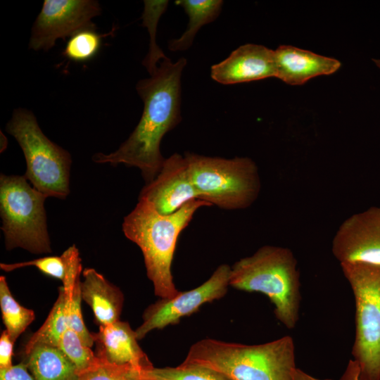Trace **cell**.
Wrapping results in <instances>:
<instances>
[{"mask_svg":"<svg viewBox=\"0 0 380 380\" xmlns=\"http://www.w3.org/2000/svg\"><path fill=\"white\" fill-rule=\"evenodd\" d=\"M373 61L380 68V59H373Z\"/></svg>","mask_w":380,"mask_h":380,"instance_id":"32","label":"cell"},{"mask_svg":"<svg viewBox=\"0 0 380 380\" xmlns=\"http://www.w3.org/2000/svg\"><path fill=\"white\" fill-rule=\"evenodd\" d=\"M101 13V6L94 0H44L32 27L29 47L47 51L58 39L71 37L84 30H96L92 19Z\"/></svg>","mask_w":380,"mask_h":380,"instance_id":"10","label":"cell"},{"mask_svg":"<svg viewBox=\"0 0 380 380\" xmlns=\"http://www.w3.org/2000/svg\"><path fill=\"white\" fill-rule=\"evenodd\" d=\"M78 251L77 248L72 245L60 256H45L30 261L11 264L1 263L0 268L4 272H11L25 267L33 266L42 273L59 279L63 283L66 278L72 258Z\"/></svg>","mask_w":380,"mask_h":380,"instance_id":"23","label":"cell"},{"mask_svg":"<svg viewBox=\"0 0 380 380\" xmlns=\"http://www.w3.org/2000/svg\"><path fill=\"white\" fill-rule=\"evenodd\" d=\"M184 157L200 200L233 210L247 208L258 198L260 177L250 158L227 159L191 153Z\"/></svg>","mask_w":380,"mask_h":380,"instance_id":"5","label":"cell"},{"mask_svg":"<svg viewBox=\"0 0 380 380\" xmlns=\"http://www.w3.org/2000/svg\"><path fill=\"white\" fill-rule=\"evenodd\" d=\"M103 36L98 34L96 30H81L70 37L63 54L75 62L88 61L98 53Z\"/></svg>","mask_w":380,"mask_h":380,"instance_id":"25","label":"cell"},{"mask_svg":"<svg viewBox=\"0 0 380 380\" xmlns=\"http://www.w3.org/2000/svg\"><path fill=\"white\" fill-rule=\"evenodd\" d=\"M47 197L23 176H0V215L6 250L51 253L44 202Z\"/></svg>","mask_w":380,"mask_h":380,"instance_id":"7","label":"cell"},{"mask_svg":"<svg viewBox=\"0 0 380 380\" xmlns=\"http://www.w3.org/2000/svg\"><path fill=\"white\" fill-rule=\"evenodd\" d=\"M140 380H232L215 369L194 365L180 364L176 367H153L141 372Z\"/></svg>","mask_w":380,"mask_h":380,"instance_id":"21","label":"cell"},{"mask_svg":"<svg viewBox=\"0 0 380 380\" xmlns=\"http://www.w3.org/2000/svg\"><path fill=\"white\" fill-rule=\"evenodd\" d=\"M186 64L184 58L175 63L165 58L150 77L137 82L136 89L144 103L139 123L116 151L94 154V163L137 167L146 184L156 178L165 160L161 141L181 121V77Z\"/></svg>","mask_w":380,"mask_h":380,"instance_id":"1","label":"cell"},{"mask_svg":"<svg viewBox=\"0 0 380 380\" xmlns=\"http://www.w3.org/2000/svg\"><path fill=\"white\" fill-rule=\"evenodd\" d=\"M175 4L184 9L189 17V24L183 34L179 38L171 40L168 47L172 51H184L191 46L201 27L217 18L223 1L220 0H177Z\"/></svg>","mask_w":380,"mask_h":380,"instance_id":"18","label":"cell"},{"mask_svg":"<svg viewBox=\"0 0 380 380\" xmlns=\"http://www.w3.org/2000/svg\"><path fill=\"white\" fill-rule=\"evenodd\" d=\"M297 260L288 248L265 245L231 267L229 286L265 295L277 319L289 329L299 320L301 300Z\"/></svg>","mask_w":380,"mask_h":380,"instance_id":"4","label":"cell"},{"mask_svg":"<svg viewBox=\"0 0 380 380\" xmlns=\"http://www.w3.org/2000/svg\"><path fill=\"white\" fill-rule=\"evenodd\" d=\"M0 308L6 330L15 343L34 321L35 315L32 310L22 306L13 298L4 276L0 277Z\"/></svg>","mask_w":380,"mask_h":380,"instance_id":"20","label":"cell"},{"mask_svg":"<svg viewBox=\"0 0 380 380\" xmlns=\"http://www.w3.org/2000/svg\"><path fill=\"white\" fill-rule=\"evenodd\" d=\"M82 274V300L90 306L99 327L120 320L124 302L121 290L94 268H85Z\"/></svg>","mask_w":380,"mask_h":380,"instance_id":"16","label":"cell"},{"mask_svg":"<svg viewBox=\"0 0 380 380\" xmlns=\"http://www.w3.org/2000/svg\"><path fill=\"white\" fill-rule=\"evenodd\" d=\"M24 355L34 380H79L76 367L57 347L39 344Z\"/></svg>","mask_w":380,"mask_h":380,"instance_id":"17","label":"cell"},{"mask_svg":"<svg viewBox=\"0 0 380 380\" xmlns=\"http://www.w3.org/2000/svg\"><path fill=\"white\" fill-rule=\"evenodd\" d=\"M69 329L65 296L63 286L46 321L30 338L24 348V354L34 346L44 344L57 347L62 334Z\"/></svg>","mask_w":380,"mask_h":380,"instance_id":"19","label":"cell"},{"mask_svg":"<svg viewBox=\"0 0 380 380\" xmlns=\"http://www.w3.org/2000/svg\"><path fill=\"white\" fill-rule=\"evenodd\" d=\"M6 137L4 134H2V132H1V139L3 140V142L1 141V152L4 151L6 148L7 147V143L8 141L6 142H4V139H5Z\"/></svg>","mask_w":380,"mask_h":380,"instance_id":"31","label":"cell"},{"mask_svg":"<svg viewBox=\"0 0 380 380\" xmlns=\"http://www.w3.org/2000/svg\"><path fill=\"white\" fill-rule=\"evenodd\" d=\"M20 146L26 162L24 177L46 197L65 199L70 194L71 156L42 131L34 115L14 110L6 127Z\"/></svg>","mask_w":380,"mask_h":380,"instance_id":"6","label":"cell"},{"mask_svg":"<svg viewBox=\"0 0 380 380\" xmlns=\"http://www.w3.org/2000/svg\"><path fill=\"white\" fill-rule=\"evenodd\" d=\"M355 299V334L352 348L360 380H380V265L340 263Z\"/></svg>","mask_w":380,"mask_h":380,"instance_id":"8","label":"cell"},{"mask_svg":"<svg viewBox=\"0 0 380 380\" xmlns=\"http://www.w3.org/2000/svg\"><path fill=\"white\" fill-rule=\"evenodd\" d=\"M276 72L274 51L254 44L239 46L228 58L211 67V77L222 84L276 77Z\"/></svg>","mask_w":380,"mask_h":380,"instance_id":"13","label":"cell"},{"mask_svg":"<svg viewBox=\"0 0 380 380\" xmlns=\"http://www.w3.org/2000/svg\"><path fill=\"white\" fill-rule=\"evenodd\" d=\"M231 267L219 265L210 278L198 287L179 293L170 298H160L144 310L143 322L135 331L138 340L154 329H162L179 323L184 317L196 312L205 303L225 296L229 286Z\"/></svg>","mask_w":380,"mask_h":380,"instance_id":"9","label":"cell"},{"mask_svg":"<svg viewBox=\"0 0 380 380\" xmlns=\"http://www.w3.org/2000/svg\"><path fill=\"white\" fill-rule=\"evenodd\" d=\"M57 348L74 364L78 376L101 362L91 348L84 343L78 334L70 328L62 334Z\"/></svg>","mask_w":380,"mask_h":380,"instance_id":"24","label":"cell"},{"mask_svg":"<svg viewBox=\"0 0 380 380\" xmlns=\"http://www.w3.org/2000/svg\"><path fill=\"white\" fill-rule=\"evenodd\" d=\"M92 334L95 354L100 359L115 365L130 364L141 371L153 367L127 322L118 320L99 327V331Z\"/></svg>","mask_w":380,"mask_h":380,"instance_id":"14","label":"cell"},{"mask_svg":"<svg viewBox=\"0 0 380 380\" xmlns=\"http://www.w3.org/2000/svg\"><path fill=\"white\" fill-rule=\"evenodd\" d=\"M14 342L5 329L0 336V369H8L13 366L12 356Z\"/></svg>","mask_w":380,"mask_h":380,"instance_id":"27","label":"cell"},{"mask_svg":"<svg viewBox=\"0 0 380 380\" xmlns=\"http://www.w3.org/2000/svg\"><path fill=\"white\" fill-rule=\"evenodd\" d=\"M339 380H360V369L355 360H349Z\"/></svg>","mask_w":380,"mask_h":380,"instance_id":"29","label":"cell"},{"mask_svg":"<svg viewBox=\"0 0 380 380\" xmlns=\"http://www.w3.org/2000/svg\"><path fill=\"white\" fill-rule=\"evenodd\" d=\"M293 380H333L331 379H319L312 376L299 368H296Z\"/></svg>","mask_w":380,"mask_h":380,"instance_id":"30","label":"cell"},{"mask_svg":"<svg viewBox=\"0 0 380 380\" xmlns=\"http://www.w3.org/2000/svg\"><path fill=\"white\" fill-rule=\"evenodd\" d=\"M182 364L208 367L232 380H293L297 368L290 336L258 345L204 338L190 347Z\"/></svg>","mask_w":380,"mask_h":380,"instance_id":"3","label":"cell"},{"mask_svg":"<svg viewBox=\"0 0 380 380\" xmlns=\"http://www.w3.org/2000/svg\"><path fill=\"white\" fill-rule=\"evenodd\" d=\"M101 360L99 365L80 374L79 380H140L142 371L133 365H115Z\"/></svg>","mask_w":380,"mask_h":380,"instance_id":"26","label":"cell"},{"mask_svg":"<svg viewBox=\"0 0 380 380\" xmlns=\"http://www.w3.org/2000/svg\"><path fill=\"white\" fill-rule=\"evenodd\" d=\"M276 77L290 85H301L309 80L336 72L337 59L293 46L281 45L274 50Z\"/></svg>","mask_w":380,"mask_h":380,"instance_id":"15","label":"cell"},{"mask_svg":"<svg viewBox=\"0 0 380 380\" xmlns=\"http://www.w3.org/2000/svg\"><path fill=\"white\" fill-rule=\"evenodd\" d=\"M138 199H144L161 215L175 213L189 202L199 199L184 156L174 153L150 183L146 184Z\"/></svg>","mask_w":380,"mask_h":380,"instance_id":"12","label":"cell"},{"mask_svg":"<svg viewBox=\"0 0 380 380\" xmlns=\"http://www.w3.org/2000/svg\"><path fill=\"white\" fill-rule=\"evenodd\" d=\"M212 206L193 200L170 215L160 214L144 199H138L134 208L125 217L122 230L125 236L141 249L148 278L155 295L160 298L177 296L172 274V264L178 238L201 207Z\"/></svg>","mask_w":380,"mask_h":380,"instance_id":"2","label":"cell"},{"mask_svg":"<svg viewBox=\"0 0 380 380\" xmlns=\"http://www.w3.org/2000/svg\"><path fill=\"white\" fill-rule=\"evenodd\" d=\"M331 251L340 263L380 265V206L345 220L333 238Z\"/></svg>","mask_w":380,"mask_h":380,"instance_id":"11","label":"cell"},{"mask_svg":"<svg viewBox=\"0 0 380 380\" xmlns=\"http://www.w3.org/2000/svg\"><path fill=\"white\" fill-rule=\"evenodd\" d=\"M142 24L146 27L150 36L148 52L143 61V65L152 75L158 69V63L167 58L163 51L156 44V28L160 18L167 9L168 1H144Z\"/></svg>","mask_w":380,"mask_h":380,"instance_id":"22","label":"cell"},{"mask_svg":"<svg viewBox=\"0 0 380 380\" xmlns=\"http://www.w3.org/2000/svg\"><path fill=\"white\" fill-rule=\"evenodd\" d=\"M0 380H34L23 362L8 369H0Z\"/></svg>","mask_w":380,"mask_h":380,"instance_id":"28","label":"cell"}]
</instances>
